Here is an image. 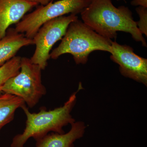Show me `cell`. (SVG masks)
<instances>
[{
	"label": "cell",
	"mask_w": 147,
	"mask_h": 147,
	"mask_svg": "<svg viewBox=\"0 0 147 147\" xmlns=\"http://www.w3.org/2000/svg\"><path fill=\"white\" fill-rule=\"evenodd\" d=\"M110 59L119 65L121 74L147 86V59L136 55L130 46L111 42Z\"/></svg>",
	"instance_id": "52a82bcc"
},
{
	"label": "cell",
	"mask_w": 147,
	"mask_h": 147,
	"mask_svg": "<svg viewBox=\"0 0 147 147\" xmlns=\"http://www.w3.org/2000/svg\"><path fill=\"white\" fill-rule=\"evenodd\" d=\"M131 5L134 6H141L147 8V0H132Z\"/></svg>",
	"instance_id": "5bb4252c"
},
{
	"label": "cell",
	"mask_w": 147,
	"mask_h": 147,
	"mask_svg": "<svg viewBox=\"0 0 147 147\" xmlns=\"http://www.w3.org/2000/svg\"><path fill=\"white\" fill-rule=\"evenodd\" d=\"M34 45L32 39L28 38L15 28H9L0 40V67L16 56L22 47Z\"/></svg>",
	"instance_id": "30bf717a"
},
{
	"label": "cell",
	"mask_w": 147,
	"mask_h": 147,
	"mask_svg": "<svg viewBox=\"0 0 147 147\" xmlns=\"http://www.w3.org/2000/svg\"><path fill=\"white\" fill-rule=\"evenodd\" d=\"M24 104L21 98L0 92V131L13 120L16 110Z\"/></svg>",
	"instance_id": "8fae6325"
},
{
	"label": "cell",
	"mask_w": 147,
	"mask_h": 147,
	"mask_svg": "<svg viewBox=\"0 0 147 147\" xmlns=\"http://www.w3.org/2000/svg\"><path fill=\"white\" fill-rule=\"evenodd\" d=\"M112 41L77 19L69 24L59 45L50 53V59H57L61 55L69 54L73 56L76 64H85L90 54L94 51L99 50L111 54Z\"/></svg>",
	"instance_id": "3957f363"
},
{
	"label": "cell",
	"mask_w": 147,
	"mask_h": 147,
	"mask_svg": "<svg viewBox=\"0 0 147 147\" xmlns=\"http://www.w3.org/2000/svg\"><path fill=\"white\" fill-rule=\"evenodd\" d=\"M21 57L15 56L0 67V88L11 77L19 72Z\"/></svg>",
	"instance_id": "7c38bea8"
},
{
	"label": "cell",
	"mask_w": 147,
	"mask_h": 147,
	"mask_svg": "<svg viewBox=\"0 0 147 147\" xmlns=\"http://www.w3.org/2000/svg\"><path fill=\"white\" fill-rule=\"evenodd\" d=\"M77 19L76 15L70 14L54 18L43 24L32 38L36 48L30 59L32 62L39 66L42 70L45 69L53 46L62 39L69 24Z\"/></svg>",
	"instance_id": "8992f818"
},
{
	"label": "cell",
	"mask_w": 147,
	"mask_h": 147,
	"mask_svg": "<svg viewBox=\"0 0 147 147\" xmlns=\"http://www.w3.org/2000/svg\"><path fill=\"white\" fill-rule=\"evenodd\" d=\"M26 1L35 3L38 5L40 4V5H45L54 0H26Z\"/></svg>",
	"instance_id": "9a60e30c"
},
{
	"label": "cell",
	"mask_w": 147,
	"mask_h": 147,
	"mask_svg": "<svg viewBox=\"0 0 147 147\" xmlns=\"http://www.w3.org/2000/svg\"><path fill=\"white\" fill-rule=\"evenodd\" d=\"M117 1H121V0H117ZM123 1H125V0H123Z\"/></svg>",
	"instance_id": "2e32d148"
},
{
	"label": "cell",
	"mask_w": 147,
	"mask_h": 147,
	"mask_svg": "<svg viewBox=\"0 0 147 147\" xmlns=\"http://www.w3.org/2000/svg\"><path fill=\"white\" fill-rule=\"evenodd\" d=\"M91 0L53 1L45 5H40L31 13L26 14L16 24L15 29L28 38L32 39L38 30L45 22L66 14L81 13Z\"/></svg>",
	"instance_id": "5b68a950"
},
{
	"label": "cell",
	"mask_w": 147,
	"mask_h": 147,
	"mask_svg": "<svg viewBox=\"0 0 147 147\" xmlns=\"http://www.w3.org/2000/svg\"><path fill=\"white\" fill-rule=\"evenodd\" d=\"M86 128L83 121H75L67 133L48 134L36 141L35 147H74V142L84 136Z\"/></svg>",
	"instance_id": "9c48e42d"
},
{
	"label": "cell",
	"mask_w": 147,
	"mask_h": 147,
	"mask_svg": "<svg viewBox=\"0 0 147 147\" xmlns=\"http://www.w3.org/2000/svg\"><path fill=\"white\" fill-rule=\"evenodd\" d=\"M83 88L79 86L78 89L73 93L63 106L53 110H47L45 107L40 109L38 113H31L26 104L21 108L26 116L25 129L23 133L14 136L11 144V147H24L30 138L35 141L42 138L53 131L59 134H63L64 127L71 124L75 121L71 113L76 104V94Z\"/></svg>",
	"instance_id": "7a4b0ae2"
},
{
	"label": "cell",
	"mask_w": 147,
	"mask_h": 147,
	"mask_svg": "<svg viewBox=\"0 0 147 147\" xmlns=\"http://www.w3.org/2000/svg\"><path fill=\"white\" fill-rule=\"evenodd\" d=\"M38 5L26 0H0V40L5 36L10 26L17 24Z\"/></svg>",
	"instance_id": "ba28073f"
},
{
	"label": "cell",
	"mask_w": 147,
	"mask_h": 147,
	"mask_svg": "<svg viewBox=\"0 0 147 147\" xmlns=\"http://www.w3.org/2000/svg\"><path fill=\"white\" fill-rule=\"evenodd\" d=\"M139 15V21L137 22V26L142 34L147 36V8L139 6L136 8Z\"/></svg>",
	"instance_id": "4fadbf2b"
},
{
	"label": "cell",
	"mask_w": 147,
	"mask_h": 147,
	"mask_svg": "<svg viewBox=\"0 0 147 147\" xmlns=\"http://www.w3.org/2000/svg\"><path fill=\"white\" fill-rule=\"evenodd\" d=\"M81 14L84 23L105 38H116L117 32H125L130 34L135 41L147 47L146 40L127 7H116L111 0H91Z\"/></svg>",
	"instance_id": "6da1fadb"
},
{
	"label": "cell",
	"mask_w": 147,
	"mask_h": 147,
	"mask_svg": "<svg viewBox=\"0 0 147 147\" xmlns=\"http://www.w3.org/2000/svg\"><path fill=\"white\" fill-rule=\"evenodd\" d=\"M42 70L29 58L21 57L20 71L7 81L0 92L21 98L29 108H33L47 92L42 84Z\"/></svg>",
	"instance_id": "277c9868"
}]
</instances>
